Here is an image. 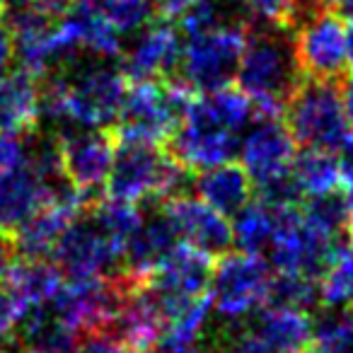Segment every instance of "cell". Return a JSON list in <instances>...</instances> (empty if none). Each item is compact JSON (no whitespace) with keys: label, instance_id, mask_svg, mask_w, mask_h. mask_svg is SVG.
Segmentation results:
<instances>
[{"label":"cell","instance_id":"cell-2","mask_svg":"<svg viewBox=\"0 0 353 353\" xmlns=\"http://www.w3.org/2000/svg\"><path fill=\"white\" fill-rule=\"evenodd\" d=\"M235 80L237 88L252 99V119H283L285 102L303 80L288 34L274 27H252Z\"/></svg>","mask_w":353,"mask_h":353},{"label":"cell","instance_id":"cell-3","mask_svg":"<svg viewBox=\"0 0 353 353\" xmlns=\"http://www.w3.org/2000/svg\"><path fill=\"white\" fill-rule=\"evenodd\" d=\"M68 6L70 0H32L30 6L12 12L8 22L15 41V59L39 80L70 68L83 54Z\"/></svg>","mask_w":353,"mask_h":353},{"label":"cell","instance_id":"cell-21","mask_svg":"<svg viewBox=\"0 0 353 353\" xmlns=\"http://www.w3.org/2000/svg\"><path fill=\"white\" fill-rule=\"evenodd\" d=\"M68 17L83 51L92 54L97 61H114L121 56V34L109 25L94 0H70Z\"/></svg>","mask_w":353,"mask_h":353},{"label":"cell","instance_id":"cell-16","mask_svg":"<svg viewBox=\"0 0 353 353\" xmlns=\"http://www.w3.org/2000/svg\"><path fill=\"white\" fill-rule=\"evenodd\" d=\"M176 245H179V237L160 211L152 213L150 218H141L138 228L123 247L119 271L136 283H145Z\"/></svg>","mask_w":353,"mask_h":353},{"label":"cell","instance_id":"cell-22","mask_svg":"<svg viewBox=\"0 0 353 353\" xmlns=\"http://www.w3.org/2000/svg\"><path fill=\"white\" fill-rule=\"evenodd\" d=\"M290 179L303 201L336 194L341 189L339 157L332 150L305 148L303 152H295V160L290 165Z\"/></svg>","mask_w":353,"mask_h":353},{"label":"cell","instance_id":"cell-40","mask_svg":"<svg viewBox=\"0 0 353 353\" xmlns=\"http://www.w3.org/2000/svg\"><path fill=\"white\" fill-rule=\"evenodd\" d=\"M343 194V211H346V232L348 237L353 240V184H341Z\"/></svg>","mask_w":353,"mask_h":353},{"label":"cell","instance_id":"cell-12","mask_svg":"<svg viewBox=\"0 0 353 353\" xmlns=\"http://www.w3.org/2000/svg\"><path fill=\"white\" fill-rule=\"evenodd\" d=\"M51 256L65 279H92L107 276L112 269L119 271L123 247L114 242L90 213H83L63 230Z\"/></svg>","mask_w":353,"mask_h":353},{"label":"cell","instance_id":"cell-39","mask_svg":"<svg viewBox=\"0 0 353 353\" xmlns=\"http://www.w3.org/2000/svg\"><path fill=\"white\" fill-rule=\"evenodd\" d=\"M341 92V104H343V117H346L348 131H353V78H348L343 83V88L339 90Z\"/></svg>","mask_w":353,"mask_h":353},{"label":"cell","instance_id":"cell-30","mask_svg":"<svg viewBox=\"0 0 353 353\" xmlns=\"http://www.w3.org/2000/svg\"><path fill=\"white\" fill-rule=\"evenodd\" d=\"M307 353H353V322L336 312H327L312 324V343Z\"/></svg>","mask_w":353,"mask_h":353},{"label":"cell","instance_id":"cell-10","mask_svg":"<svg viewBox=\"0 0 353 353\" xmlns=\"http://www.w3.org/2000/svg\"><path fill=\"white\" fill-rule=\"evenodd\" d=\"M290 46L303 78L336 80L346 68V27L332 8L307 12L295 25Z\"/></svg>","mask_w":353,"mask_h":353},{"label":"cell","instance_id":"cell-37","mask_svg":"<svg viewBox=\"0 0 353 353\" xmlns=\"http://www.w3.org/2000/svg\"><path fill=\"white\" fill-rule=\"evenodd\" d=\"M339 167H341V184H353V136L339 148Z\"/></svg>","mask_w":353,"mask_h":353},{"label":"cell","instance_id":"cell-17","mask_svg":"<svg viewBox=\"0 0 353 353\" xmlns=\"http://www.w3.org/2000/svg\"><path fill=\"white\" fill-rule=\"evenodd\" d=\"M54 187L56 184L46 182L30 162L17 170L0 172V232L12 235L49 199Z\"/></svg>","mask_w":353,"mask_h":353},{"label":"cell","instance_id":"cell-48","mask_svg":"<svg viewBox=\"0 0 353 353\" xmlns=\"http://www.w3.org/2000/svg\"><path fill=\"white\" fill-rule=\"evenodd\" d=\"M3 10H6V8H3V3H0V12H3Z\"/></svg>","mask_w":353,"mask_h":353},{"label":"cell","instance_id":"cell-42","mask_svg":"<svg viewBox=\"0 0 353 353\" xmlns=\"http://www.w3.org/2000/svg\"><path fill=\"white\" fill-rule=\"evenodd\" d=\"M189 353H223V343H221V336L216 341H206V339H199V343L192 348Z\"/></svg>","mask_w":353,"mask_h":353},{"label":"cell","instance_id":"cell-14","mask_svg":"<svg viewBox=\"0 0 353 353\" xmlns=\"http://www.w3.org/2000/svg\"><path fill=\"white\" fill-rule=\"evenodd\" d=\"M121 73L128 83L167 80L176 73L182 59L179 30L170 20L148 22L136 32L133 41L121 49Z\"/></svg>","mask_w":353,"mask_h":353},{"label":"cell","instance_id":"cell-25","mask_svg":"<svg viewBox=\"0 0 353 353\" xmlns=\"http://www.w3.org/2000/svg\"><path fill=\"white\" fill-rule=\"evenodd\" d=\"M276 208L266 201H250L245 208L235 213L232 221V242L240 247V252L261 254L266 252L274 235Z\"/></svg>","mask_w":353,"mask_h":353},{"label":"cell","instance_id":"cell-45","mask_svg":"<svg viewBox=\"0 0 353 353\" xmlns=\"http://www.w3.org/2000/svg\"><path fill=\"white\" fill-rule=\"evenodd\" d=\"M307 3L312 8H329V3H332V0H307Z\"/></svg>","mask_w":353,"mask_h":353},{"label":"cell","instance_id":"cell-36","mask_svg":"<svg viewBox=\"0 0 353 353\" xmlns=\"http://www.w3.org/2000/svg\"><path fill=\"white\" fill-rule=\"evenodd\" d=\"M12 61H15V41H12L10 25L0 20V75L10 70Z\"/></svg>","mask_w":353,"mask_h":353},{"label":"cell","instance_id":"cell-46","mask_svg":"<svg viewBox=\"0 0 353 353\" xmlns=\"http://www.w3.org/2000/svg\"><path fill=\"white\" fill-rule=\"evenodd\" d=\"M348 319H351V322H353V305H351V317H348Z\"/></svg>","mask_w":353,"mask_h":353},{"label":"cell","instance_id":"cell-9","mask_svg":"<svg viewBox=\"0 0 353 353\" xmlns=\"http://www.w3.org/2000/svg\"><path fill=\"white\" fill-rule=\"evenodd\" d=\"M240 136L242 133L228 128L206 107L201 94H196L167 143H170V152L187 170L201 172L232 162V157L237 155Z\"/></svg>","mask_w":353,"mask_h":353},{"label":"cell","instance_id":"cell-41","mask_svg":"<svg viewBox=\"0 0 353 353\" xmlns=\"http://www.w3.org/2000/svg\"><path fill=\"white\" fill-rule=\"evenodd\" d=\"M329 8H332L339 17L353 22V0H332V3H329Z\"/></svg>","mask_w":353,"mask_h":353},{"label":"cell","instance_id":"cell-44","mask_svg":"<svg viewBox=\"0 0 353 353\" xmlns=\"http://www.w3.org/2000/svg\"><path fill=\"white\" fill-rule=\"evenodd\" d=\"M3 3V8H8V10H20V8H25V6H30L32 0H0Z\"/></svg>","mask_w":353,"mask_h":353},{"label":"cell","instance_id":"cell-23","mask_svg":"<svg viewBox=\"0 0 353 353\" xmlns=\"http://www.w3.org/2000/svg\"><path fill=\"white\" fill-rule=\"evenodd\" d=\"M208 312H211V295H201V298L192 300L184 307L174 310L172 314L165 317L162 324L160 339H157L155 353H189L203 336V327L208 322Z\"/></svg>","mask_w":353,"mask_h":353},{"label":"cell","instance_id":"cell-24","mask_svg":"<svg viewBox=\"0 0 353 353\" xmlns=\"http://www.w3.org/2000/svg\"><path fill=\"white\" fill-rule=\"evenodd\" d=\"M0 281H6L30 307H37V305L51 303V298L59 293L63 283V274L59 271V266L46 259H22L12 261Z\"/></svg>","mask_w":353,"mask_h":353},{"label":"cell","instance_id":"cell-43","mask_svg":"<svg viewBox=\"0 0 353 353\" xmlns=\"http://www.w3.org/2000/svg\"><path fill=\"white\" fill-rule=\"evenodd\" d=\"M346 65L353 70V22L346 27Z\"/></svg>","mask_w":353,"mask_h":353},{"label":"cell","instance_id":"cell-19","mask_svg":"<svg viewBox=\"0 0 353 353\" xmlns=\"http://www.w3.org/2000/svg\"><path fill=\"white\" fill-rule=\"evenodd\" d=\"M194 192L203 203L230 218L252 201L254 184L242 165L225 162L211 170H201V174L194 179Z\"/></svg>","mask_w":353,"mask_h":353},{"label":"cell","instance_id":"cell-29","mask_svg":"<svg viewBox=\"0 0 353 353\" xmlns=\"http://www.w3.org/2000/svg\"><path fill=\"white\" fill-rule=\"evenodd\" d=\"M250 17L259 27L290 32L307 12L317 10L307 0H242Z\"/></svg>","mask_w":353,"mask_h":353},{"label":"cell","instance_id":"cell-7","mask_svg":"<svg viewBox=\"0 0 353 353\" xmlns=\"http://www.w3.org/2000/svg\"><path fill=\"white\" fill-rule=\"evenodd\" d=\"M250 30L252 27L245 22H221L203 34L189 37L187 44H182V59L176 68L179 80L199 94L228 88L235 80Z\"/></svg>","mask_w":353,"mask_h":353},{"label":"cell","instance_id":"cell-15","mask_svg":"<svg viewBox=\"0 0 353 353\" xmlns=\"http://www.w3.org/2000/svg\"><path fill=\"white\" fill-rule=\"evenodd\" d=\"M160 213L170 221L179 242L216 256L232 245V223L192 194H176L160 203Z\"/></svg>","mask_w":353,"mask_h":353},{"label":"cell","instance_id":"cell-33","mask_svg":"<svg viewBox=\"0 0 353 353\" xmlns=\"http://www.w3.org/2000/svg\"><path fill=\"white\" fill-rule=\"evenodd\" d=\"M32 141L27 136H12V133H0V172L17 170V167L30 162Z\"/></svg>","mask_w":353,"mask_h":353},{"label":"cell","instance_id":"cell-26","mask_svg":"<svg viewBox=\"0 0 353 353\" xmlns=\"http://www.w3.org/2000/svg\"><path fill=\"white\" fill-rule=\"evenodd\" d=\"M319 276V303L329 310L353 305V240L341 242L334 250Z\"/></svg>","mask_w":353,"mask_h":353},{"label":"cell","instance_id":"cell-31","mask_svg":"<svg viewBox=\"0 0 353 353\" xmlns=\"http://www.w3.org/2000/svg\"><path fill=\"white\" fill-rule=\"evenodd\" d=\"M107 22L119 34H136L150 22L152 6L150 0H94Z\"/></svg>","mask_w":353,"mask_h":353},{"label":"cell","instance_id":"cell-5","mask_svg":"<svg viewBox=\"0 0 353 353\" xmlns=\"http://www.w3.org/2000/svg\"><path fill=\"white\" fill-rule=\"evenodd\" d=\"M196 94L179 78L128 83L112 138L117 143L162 145L176 131Z\"/></svg>","mask_w":353,"mask_h":353},{"label":"cell","instance_id":"cell-20","mask_svg":"<svg viewBox=\"0 0 353 353\" xmlns=\"http://www.w3.org/2000/svg\"><path fill=\"white\" fill-rule=\"evenodd\" d=\"M312 324L305 310L269 305L250 329L269 353H307L312 343Z\"/></svg>","mask_w":353,"mask_h":353},{"label":"cell","instance_id":"cell-1","mask_svg":"<svg viewBox=\"0 0 353 353\" xmlns=\"http://www.w3.org/2000/svg\"><path fill=\"white\" fill-rule=\"evenodd\" d=\"M128 80L112 61L73 63L41 78V119L65 128L114 126L126 94Z\"/></svg>","mask_w":353,"mask_h":353},{"label":"cell","instance_id":"cell-8","mask_svg":"<svg viewBox=\"0 0 353 353\" xmlns=\"http://www.w3.org/2000/svg\"><path fill=\"white\" fill-rule=\"evenodd\" d=\"M271 271L261 254L223 252L213 264L208 295L211 307L225 319H242L266 305Z\"/></svg>","mask_w":353,"mask_h":353},{"label":"cell","instance_id":"cell-6","mask_svg":"<svg viewBox=\"0 0 353 353\" xmlns=\"http://www.w3.org/2000/svg\"><path fill=\"white\" fill-rule=\"evenodd\" d=\"M283 121L295 145L303 148L336 152L351 136L334 80H300L285 102Z\"/></svg>","mask_w":353,"mask_h":353},{"label":"cell","instance_id":"cell-28","mask_svg":"<svg viewBox=\"0 0 353 353\" xmlns=\"http://www.w3.org/2000/svg\"><path fill=\"white\" fill-rule=\"evenodd\" d=\"M90 216H92V221L121 247H126L128 237L133 235V230H136L143 218L136 203H126V201H119V199H109V196H104L102 201L90 206Z\"/></svg>","mask_w":353,"mask_h":353},{"label":"cell","instance_id":"cell-4","mask_svg":"<svg viewBox=\"0 0 353 353\" xmlns=\"http://www.w3.org/2000/svg\"><path fill=\"white\" fill-rule=\"evenodd\" d=\"M192 170L182 165L162 145L117 143L104 194L126 203H162L176 194H187Z\"/></svg>","mask_w":353,"mask_h":353},{"label":"cell","instance_id":"cell-34","mask_svg":"<svg viewBox=\"0 0 353 353\" xmlns=\"http://www.w3.org/2000/svg\"><path fill=\"white\" fill-rule=\"evenodd\" d=\"M75 353H126V348L109 332H88L80 334Z\"/></svg>","mask_w":353,"mask_h":353},{"label":"cell","instance_id":"cell-11","mask_svg":"<svg viewBox=\"0 0 353 353\" xmlns=\"http://www.w3.org/2000/svg\"><path fill=\"white\" fill-rule=\"evenodd\" d=\"M295 152V141L283 119H252L237 143L240 165L250 174L256 192L288 179Z\"/></svg>","mask_w":353,"mask_h":353},{"label":"cell","instance_id":"cell-32","mask_svg":"<svg viewBox=\"0 0 353 353\" xmlns=\"http://www.w3.org/2000/svg\"><path fill=\"white\" fill-rule=\"evenodd\" d=\"M176 22H179L182 34L189 39V37L203 34V32L218 27L223 22V17H221V8L213 0H196L184 15L176 17Z\"/></svg>","mask_w":353,"mask_h":353},{"label":"cell","instance_id":"cell-13","mask_svg":"<svg viewBox=\"0 0 353 353\" xmlns=\"http://www.w3.org/2000/svg\"><path fill=\"white\" fill-rule=\"evenodd\" d=\"M59 152L63 182L92 199L107 184L117 141L97 128H73L59 136Z\"/></svg>","mask_w":353,"mask_h":353},{"label":"cell","instance_id":"cell-47","mask_svg":"<svg viewBox=\"0 0 353 353\" xmlns=\"http://www.w3.org/2000/svg\"><path fill=\"white\" fill-rule=\"evenodd\" d=\"M138 353H155V351H138Z\"/></svg>","mask_w":353,"mask_h":353},{"label":"cell","instance_id":"cell-18","mask_svg":"<svg viewBox=\"0 0 353 353\" xmlns=\"http://www.w3.org/2000/svg\"><path fill=\"white\" fill-rule=\"evenodd\" d=\"M41 119V80L30 70L0 75V133L30 136Z\"/></svg>","mask_w":353,"mask_h":353},{"label":"cell","instance_id":"cell-38","mask_svg":"<svg viewBox=\"0 0 353 353\" xmlns=\"http://www.w3.org/2000/svg\"><path fill=\"white\" fill-rule=\"evenodd\" d=\"M15 245H12V237L0 232V279L6 276V271L10 269V264L15 261Z\"/></svg>","mask_w":353,"mask_h":353},{"label":"cell","instance_id":"cell-35","mask_svg":"<svg viewBox=\"0 0 353 353\" xmlns=\"http://www.w3.org/2000/svg\"><path fill=\"white\" fill-rule=\"evenodd\" d=\"M194 3L196 0H150L152 12H157L162 20H170V22L176 20L179 15H184Z\"/></svg>","mask_w":353,"mask_h":353},{"label":"cell","instance_id":"cell-27","mask_svg":"<svg viewBox=\"0 0 353 353\" xmlns=\"http://www.w3.org/2000/svg\"><path fill=\"white\" fill-rule=\"evenodd\" d=\"M319 303V285L317 279L303 274H276L269 281V290H266V305L274 307H293L305 310Z\"/></svg>","mask_w":353,"mask_h":353}]
</instances>
